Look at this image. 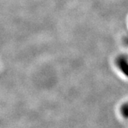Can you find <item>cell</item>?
I'll return each mask as SVG.
<instances>
[{
    "mask_svg": "<svg viewBox=\"0 0 128 128\" xmlns=\"http://www.w3.org/2000/svg\"><path fill=\"white\" fill-rule=\"evenodd\" d=\"M120 112L124 118L128 119V103L124 104L120 108Z\"/></svg>",
    "mask_w": 128,
    "mask_h": 128,
    "instance_id": "6da1fadb",
    "label": "cell"
}]
</instances>
